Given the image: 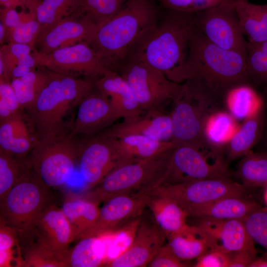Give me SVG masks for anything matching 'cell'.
<instances>
[{
    "label": "cell",
    "instance_id": "obj_39",
    "mask_svg": "<svg viewBox=\"0 0 267 267\" xmlns=\"http://www.w3.org/2000/svg\"><path fill=\"white\" fill-rule=\"evenodd\" d=\"M247 64L251 81L267 85V41L247 42Z\"/></svg>",
    "mask_w": 267,
    "mask_h": 267
},
{
    "label": "cell",
    "instance_id": "obj_22",
    "mask_svg": "<svg viewBox=\"0 0 267 267\" xmlns=\"http://www.w3.org/2000/svg\"><path fill=\"white\" fill-rule=\"evenodd\" d=\"M39 142L37 132L24 110L0 121V149L26 157Z\"/></svg>",
    "mask_w": 267,
    "mask_h": 267
},
{
    "label": "cell",
    "instance_id": "obj_36",
    "mask_svg": "<svg viewBox=\"0 0 267 267\" xmlns=\"http://www.w3.org/2000/svg\"><path fill=\"white\" fill-rule=\"evenodd\" d=\"M48 77V71L40 68L39 70H32L20 78L11 80V85L22 109L25 110L33 104Z\"/></svg>",
    "mask_w": 267,
    "mask_h": 267
},
{
    "label": "cell",
    "instance_id": "obj_40",
    "mask_svg": "<svg viewBox=\"0 0 267 267\" xmlns=\"http://www.w3.org/2000/svg\"><path fill=\"white\" fill-rule=\"evenodd\" d=\"M141 219L140 217L134 219L113 232L114 233L113 239L107 249L106 259L109 260V262L122 254L130 246L136 235Z\"/></svg>",
    "mask_w": 267,
    "mask_h": 267
},
{
    "label": "cell",
    "instance_id": "obj_4",
    "mask_svg": "<svg viewBox=\"0 0 267 267\" xmlns=\"http://www.w3.org/2000/svg\"><path fill=\"white\" fill-rule=\"evenodd\" d=\"M152 0H128L114 16L98 26L88 44L111 69L131 54L158 24Z\"/></svg>",
    "mask_w": 267,
    "mask_h": 267
},
{
    "label": "cell",
    "instance_id": "obj_50",
    "mask_svg": "<svg viewBox=\"0 0 267 267\" xmlns=\"http://www.w3.org/2000/svg\"><path fill=\"white\" fill-rule=\"evenodd\" d=\"M1 21L5 28L8 31L18 26L22 21L21 13H18L15 7H4L0 10Z\"/></svg>",
    "mask_w": 267,
    "mask_h": 267
},
{
    "label": "cell",
    "instance_id": "obj_6",
    "mask_svg": "<svg viewBox=\"0 0 267 267\" xmlns=\"http://www.w3.org/2000/svg\"><path fill=\"white\" fill-rule=\"evenodd\" d=\"M174 148L155 156L115 168L90 188L85 198L98 205L119 195L151 192L159 186Z\"/></svg>",
    "mask_w": 267,
    "mask_h": 267
},
{
    "label": "cell",
    "instance_id": "obj_58",
    "mask_svg": "<svg viewBox=\"0 0 267 267\" xmlns=\"http://www.w3.org/2000/svg\"><path fill=\"white\" fill-rule=\"evenodd\" d=\"M266 106L267 107V104H266Z\"/></svg>",
    "mask_w": 267,
    "mask_h": 267
},
{
    "label": "cell",
    "instance_id": "obj_13",
    "mask_svg": "<svg viewBox=\"0 0 267 267\" xmlns=\"http://www.w3.org/2000/svg\"><path fill=\"white\" fill-rule=\"evenodd\" d=\"M246 189L242 184L229 177H223L161 185L152 192L172 200L187 213L194 207L220 198L244 195Z\"/></svg>",
    "mask_w": 267,
    "mask_h": 267
},
{
    "label": "cell",
    "instance_id": "obj_51",
    "mask_svg": "<svg viewBox=\"0 0 267 267\" xmlns=\"http://www.w3.org/2000/svg\"><path fill=\"white\" fill-rule=\"evenodd\" d=\"M31 71L32 70L28 67L17 65L12 70L10 73V81L13 79L20 78Z\"/></svg>",
    "mask_w": 267,
    "mask_h": 267
},
{
    "label": "cell",
    "instance_id": "obj_34",
    "mask_svg": "<svg viewBox=\"0 0 267 267\" xmlns=\"http://www.w3.org/2000/svg\"><path fill=\"white\" fill-rule=\"evenodd\" d=\"M234 118L229 113L219 111L207 121L205 134L209 143L218 155L223 156L224 147L236 130Z\"/></svg>",
    "mask_w": 267,
    "mask_h": 267
},
{
    "label": "cell",
    "instance_id": "obj_31",
    "mask_svg": "<svg viewBox=\"0 0 267 267\" xmlns=\"http://www.w3.org/2000/svg\"><path fill=\"white\" fill-rule=\"evenodd\" d=\"M97 205L85 198L64 203L61 210L71 225L74 240L81 239L93 225L99 213Z\"/></svg>",
    "mask_w": 267,
    "mask_h": 267
},
{
    "label": "cell",
    "instance_id": "obj_55",
    "mask_svg": "<svg viewBox=\"0 0 267 267\" xmlns=\"http://www.w3.org/2000/svg\"><path fill=\"white\" fill-rule=\"evenodd\" d=\"M5 27L2 22V21H0V43L3 41V39L4 38V35H5Z\"/></svg>",
    "mask_w": 267,
    "mask_h": 267
},
{
    "label": "cell",
    "instance_id": "obj_17",
    "mask_svg": "<svg viewBox=\"0 0 267 267\" xmlns=\"http://www.w3.org/2000/svg\"><path fill=\"white\" fill-rule=\"evenodd\" d=\"M96 27L84 17L70 15L40 34L34 43V50L48 53L79 43L88 44Z\"/></svg>",
    "mask_w": 267,
    "mask_h": 267
},
{
    "label": "cell",
    "instance_id": "obj_14",
    "mask_svg": "<svg viewBox=\"0 0 267 267\" xmlns=\"http://www.w3.org/2000/svg\"><path fill=\"white\" fill-rule=\"evenodd\" d=\"M82 139L78 165L80 176L89 189L119 167L114 138L99 133Z\"/></svg>",
    "mask_w": 267,
    "mask_h": 267
},
{
    "label": "cell",
    "instance_id": "obj_29",
    "mask_svg": "<svg viewBox=\"0 0 267 267\" xmlns=\"http://www.w3.org/2000/svg\"><path fill=\"white\" fill-rule=\"evenodd\" d=\"M101 236L85 237L69 251L64 267H98L106 258L107 246Z\"/></svg>",
    "mask_w": 267,
    "mask_h": 267
},
{
    "label": "cell",
    "instance_id": "obj_12",
    "mask_svg": "<svg viewBox=\"0 0 267 267\" xmlns=\"http://www.w3.org/2000/svg\"><path fill=\"white\" fill-rule=\"evenodd\" d=\"M38 67L50 72L79 77H99L110 69L101 55L87 43H79L41 53L34 49L32 53Z\"/></svg>",
    "mask_w": 267,
    "mask_h": 267
},
{
    "label": "cell",
    "instance_id": "obj_46",
    "mask_svg": "<svg viewBox=\"0 0 267 267\" xmlns=\"http://www.w3.org/2000/svg\"><path fill=\"white\" fill-rule=\"evenodd\" d=\"M150 267H184L188 265L181 261L167 243L157 251L148 265Z\"/></svg>",
    "mask_w": 267,
    "mask_h": 267
},
{
    "label": "cell",
    "instance_id": "obj_8",
    "mask_svg": "<svg viewBox=\"0 0 267 267\" xmlns=\"http://www.w3.org/2000/svg\"><path fill=\"white\" fill-rule=\"evenodd\" d=\"M130 57L121 75L129 84L143 111H160L166 101L175 102L178 98L183 84L171 81L162 72L134 56Z\"/></svg>",
    "mask_w": 267,
    "mask_h": 267
},
{
    "label": "cell",
    "instance_id": "obj_33",
    "mask_svg": "<svg viewBox=\"0 0 267 267\" xmlns=\"http://www.w3.org/2000/svg\"><path fill=\"white\" fill-rule=\"evenodd\" d=\"M236 176L246 188L265 187L267 185V152L250 151L242 157Z\"/></svg>",
    "mask_w": 267,
    "mask_h": 267
},
{
    "label": "cell",
    "instance_id": "obj_41",
    "mask_svg": "<svg viewBox=\"0 0 267 267\" xmlns=\"http://www.w3.org/2000/svg\"><path fill=\"white\" fill-rule=\"evenodd\" d=\"M246 230L254 241L263 247L267 258V207H260L243 220Z\"/></svg>",
    "mask_w": 267,
    "mask_h": 267
},
{
    "label": "cell",
    "instance_id": "obj_32",
    "mask_svg": "<svg viewBox=\"0 0 267 267\" xmlns=\"http://www.w3.org/2000/svg\"><path fill=\"white\" fill-rule=\"evenodd\" d=\"M27 157L15 155L0 149V199L19 181L31 173Z\"/></svg>",
    "mask_w": 267,
    "mask_h": 267
},
{
    "label": "cell",
    "instance_id": "obj_7",
    "mask_svg": "<svg viewBox=\"0 0 267 267\" xmlns=\"http://www.w3.org/2000/svg\"><path fill=\"white\" fill-rule=\"evenodd\" d=\"M49 189L34 173L30 174L0 201V221L13 228L21 239L30 240L35 234L37 219L50 204Z\"/></svg>",
    "mask_w": 267,
    "mask_h": 267
},
{
    "label": "cell",
    "instance_id": "obj_38",
    "mask_svg": "<svg viewBox=\"0 0 267 267\" xmlns=\"http://www.w3.org/2000/svg\"><path fill=\"white\" fill-rule=\"evenodd\" d=\"M128 0H80L70 15L84 17L97 27L116 14Z\"/></svg>",
    "mask_w": 267,
    "mask_h": 267
},
{
    "label": "cell",
    "instance_id": "obj_28",
    "mask_svg": "<svg viewBox=\"0 0 267 267\" xmlns=\"http://www.w3.org/2000/svg\"><path fill=\"white\" fill-rule=\"evenodd\" d=\"M239 24L248 42L267 41V4H256L246 0H235Z\"/></svg>",
    "mask_w": 267,
    "mask_h": 267
},
{
    "label": "cell",
    "instance_id": "obj_30",
    "mask_svg": "<svg viewBox=\"0 0 267 267\" xmlns=\"http://www.w3.org/2000/svg\"><path fill=\"white\" fill-rule=\"evenodd\" d=\"M168 245L182 261L197 259L209 251L208 242L195 225L169 235Z\"/></svg>",
    "mask_w": 267,
    "mask_h": 267
},
{
    "label": "cell",
    "instance_id": "obj_19",
    "mask_svg": "<svg viewBox=\"0 0 267 267\" xmlns=\"http://www.w3.org/2000/svg\"><path fill=\"white\" fill-rule=\"evenodd\" d=\"M166 236L155 220L141 219L136 235L129 248L109 262L110 267H143L148 266Z\"/></svg>",
    "mask_w": 267,
    "mask_h": 267
},
{
    "label": "cell",
    "instance_id": "obj_5",
    "mask_svg": "<svg viewBox=\"0 0 267 267\" xmlns=\"http://www.w3.org/2000/svg\"><path fill=\"white\" fill-rule=\"evenodd\" d=\"M183 85L178 98L174 102L175 106L171 114V141L174 147L190 145L216 158L220 156L209 143L205 129L211 116L223 110L224 104L192 80H186Z\"/></svg>",
    "mask_w": 267,
    "mask_h": 267
},
{
    "label": "cell",
    "instance_id": "obj_42",
    "mask_svg": "<svg viewBox=\"0 0 267 267\" xmlns=\"http://www.w3.org/2000/svg\"><path fill=\"white\" fill-rule=\"evenodd\" d=\"M28 250L24 261L26 267H63L62 261L38 240Z\"/></svg>",
    "mask_w": 267,
    "mask_h": 267
},
{
    "label": "cell",
    "instance_id": "obj_37",
    "mask_svg": "<svg viewBox=\"0 0 267 267\" xmlns=\"http://www.w3.org/2000/svg\"><path fill=\"white\" fill-rule=\"evenodd\" d=\"M80 1V0H42L36 9V19L40 26L39 34L71 15L78 8Z\"/></svg>",
    "mask_w": 267,
    "mask_h": 267
},
{
    "label": "cell",
    "instance_id": "obj_52",
    "mask_svg": "<svg viewBox=\"0 0 267 267\" xmlns=\"http://www.w3.org/2000/svg\"><path fill=\"white\" fill-rule=\"evenodd\" d=\"M17 65L25 66L32 70H35V67L38 66L36 60L32 53L27 54L19 59Z\"/></svg>",
    "mask_w": 267,
    "mask_h": 267
},
{
    "label": "cell",
    "instance_id": "obj_25",
    "mask_svg": "<svg viewBox=\"0 0 267 267\" xmlns=\"http://www.w3.org/2000/svg\"><path fill=\"white\" fill-rule=\"evenodd\" d=\"M261 207L244 195L225 196L189 210V217L197 219H238L243 220Z\"/></svg>",
    "mask_w": 267,
    "mask_h": 267
},
{
    "label": "cell",
    "instance_id": "obj_23",
    "mask_svg": "<svg viewBox=\"0 0 267 267\" xmlns=\"http://www.w3.org/2000/svg\"><path fill=\"white\" fill-rule=\"evenodd\" d=\"M95 87L109 99L118 119L138 115L143 111L128 82L112 69L98 77Z\"/></svg>",
    "mask_w": 267,
    "mask_h": 267
},
{
    "label": "cell",
    "instance_id": "obj_1",
    "mask_svg": "<svg viewBox=\"0 0 267 267\" xmlns=\"http://www.w3.org/2000/svg\"><path fill=\"white\" fill-rule=\"evenodd\" d=\"M48 72L37 98L24 110L37 132L38 144L52 143L71 134L80 101L95 87L91 79Z\"/></svg>",
    "mask_w": 267,
    "mask_h": 267
},
{
    "label": "cell",
    "instance_id": "obj_24",
    "mask_svg": "<svg viewBox=\"0 0 267 267\" xmlns=\"http://www.w3.org/2000/svg\"><path fill=\"white\" fill-rule=\"evenodd\" d=\"M265 107L263 102L253 114L246 118L225 145L224 154L228 163L251 151L262 137L266 122Z\"/></svg>",
    "mask_w": 267,
    "mask_h": 267
},
{
    "label": "cell",
    "instance_id": "obj_43",
    "mask_svg": "<svg viewBox=\"0 0 267 267\" xmlns=\"http://www.w3.org/2000/svg\"><path fill=\"white\" fill-rule=\"evenodd\" d=\"M21 110L10 82L0 81V121Z\"/></svg>",
    "mask_w": 267,
    "mask_h": 267
},
{
    "label": "cell",
    "instance_id": "obj_16",
    "mask_svg": "<svg viewBox=\"0 0 267 267\" xmlns=\"http://www.w3.org/2000/svg\"><path fill=\"white\" fill-rule=\"evenodd\" d=\"M195 226L206 239L210 250L231 253L255 249L243 220L197 219Z\"/></svg>",
    "mask_w": 267,
    "mask_h": 267
},
{
    "label": "cell",
    "instance_id": "obj_35",
    "mask_svg": "<svg viewBox=\"0 0 267 267\" xmlns=\"http://www.w3.org/2000/svg\"><path fill=\"white\" fill-rule=\"evenodd\" d=\"M261 96L251 85H243L231 89L227 94L225 104L234 119L247 118L263 103Z\"/></svg>",
    "mask_w": 267,
    "mask_h": 267
},
{
    "label": "cell",
    "instance_id": "obj_47",
    "mask_svg": "<svg viewBox=\"0 0 267 267\" xmlns=\"http://www.w3.org/2000/svg\"><path fill=\"white\" fill-rule=\"evenodd\" d=\"M229 253L209 250L197 259L196 267H228Z\"/></svg>",
    "mask_w": 267,
    "mask_h": 267
},
{
    "label": "cell",
    "instance_id": "obj_53",
    "mask_svg": "<svg viewBox=\"0 0 267 267\" xmlns=\"http://www.w3.org/2000/svg\"><path fill=\"white\" fill-rule=\"evenodd\" d=\"M42 0H20L23 8H28L30 13L36 14V9Z\"/></svg>",
    "mask_w": 267,
    "mask_h": 267
},
{
    "label": "cell",
    "instance_id": "obj_54",
    "mask_svg": "<svg viewBox=\"0 0 267 267\" xmlns=\"http://www.w3.org/2000/svg\"><path fill=\"white\" fill-rule=\"evenodd\" d=\"M0 3L4 7H16L17 6H20L23 8L20 0H0Z\"/></svg>",
    "mask_w": 267,
    "mask_h": 267
},
{
    "label": "cell",
    "instance_id": "obj_48",
    "mask_svg": "<svg viewBox=\"0 0 267 267\" xmlns=\"http://www.w3.org/2000/svg\"><path fill=\"white\" fill-rule=\"evenodd\" d=\"M228 267H249L258 257L256 249L242 250L229 253Z\"/></svg>",
    "mask_w": 267,
    "mask_h": 267
},
{
    "label": "cell",
    "instance_id": "obj_59",
    "mask_svg": "<svg viewBox=\"0 0 267 267\" xmlns=\"http://www.w3.org/2000/svg\"></svg>",
    "mask_w": 267,
    "mask_h": 267
},
{
    "label": "cell",
    "instance_id": "obj_15",
    "mask_svg": "<svg viewBox=\"0 0 267 267\" xmlns=\"http://www.w3.org/2000/svg\"><path fill=\"white\" fill-rule=\"evenodd\" d=\"M150 193L119 195L110 198L104 202L94 223L81 239L112 233L128 222L139 217Z\"/></svg>",
    "mask_w": 267,
    "mask_h": 267
},
{
    "label": "cell",
    "instance_id": "obj_10",
    "mask_svg": "<svg viewBox=\"0 0 267 267\" xmlns=\"http://www.w3.org/2000/svg\"><path fill=\"white\" fill-rule=\"evenodd\" d=\"M212 158L201 150L190 145L175 147L166 171L159 186L196 180L229 177L230 172L224 157Z\"/></svg>",
    "mask_w": 267,
    "mask_h": 267
},
{
    "label": "cell",
    "instance_id": "obj_27",
    "mask_svg": "<svg viewBox=\"0 0 267 267\" xmlns=\"http://www.w3.org/2000/svg\"><path fill=\"white\" fill-rule=\"evenodd\" d=\"M146 206L151 211L154 220L164 232L166 237L187 228L189 217L178 204L165 196L151 192Z\"/></svg>",
    "mask_w": 267,
    "mask_h": 267
},
{
    "label": "cell",
    "instance_id": "obj_45",
    "mask_svg": "<svg viewBox=\"0 0 267 267\" xmlns=\"http://www.w3.org/2000/svg\"><path fill=\"white\" fill-rule=\"evenodd\" d=\"M24 21L8 31L10 40L11 43L29 44L33 47L40 33V24L37 19L32 18Z\"/></svg>",
    "mask_w": 267,
    "mask_h": 267
},
{
    "label": "cell",
    "instance_id": "obj_20",
    "mask_svg": "<svg viewBox=\"0 0 267 267\" xmlns=\"http://www.w3.org/2000/svg\"><path fill=\"white\" fill-rule=\"evenodd\" d=\"M38 240L63 262L68 253V247L74 240L71 225L62 212L49 204L40 214L35 224Z\"/></svg>",
    "mask_w": 267,
    "mask_h": 267
},
{
    "label": "cell",
    "instance_id": "obj_44",
    "mask_svg": "<svg viewBox=\"0 0 267 267\" xmlns=\"http://www.w3.org/2000/svg\"><path fill=\"white\" fill-rule=\"evenodd\" d=\"M167 9L195 13L214 7L224 0H159Z\"/></svg>",
    "mask_w": 267,
    "mask_h": 267
},
{
    "label": "cell",
    "instance_id": "obj_26",
    "mask_svg": "<svg viewBox=\"0 0 267 267\" xmlns=\"http://www.w3.org/2000/svg\"><path fill=\"white\" fill-rule=\"evenodd\" d=\"M114 143L120 166L155 156L174 147L171 141H161L139 134L114 138Z\"/></svg>",
    "mask_w": 267,
    "mask_h": 267
},
{
    "label": "cell",
    "instance_id": "obj_49",
    "mask_svg": "<svg viewBox=\"0 0 267 267\" xmlns=\"http://www.w3.org/2000/svg\"><path fill=\"white\" fill-rule=\"evenodd\" d=\"M17 234L11 227L0 222V251H11L17 239Z\"/></svg>",
    "mask_w": 267,
    "mask_h": 267
},
{
    "label": "cell",
    "instance_id": "obj_21",
    "mask_svg": "<svg viewBox=\"0 0 267 267\" xmlns=\"http://www.w3.org/2000/svg\"><path fill=\"white\" fill-rule=\"evenodd\" d=\"M146 112L144 115L141 114L124 118L122 122L99 133L114 138L139 134L161 141H171L172 129L171 115L163 114L160 110Z\"/></svg>",
    "mask_w": 267,
    "mask_h": 267
},
{
    "label": "cell",
    "instance_id": "obj_57",
    "mask_svg": "<svg viewBox=\"0 0 267 267\" xmlns=\"http://www.w3.org/2000/svg\"><path fill=\"white\" fill-rule=\"evenodd\" d=\"M265 187V190L264 194V199L267 207V185Z\"/></svg>",
    "mask_w": 267,
    "mask_h": 267
},
{
    "label": "cell",
    "instance_id": "obj_2",
    "mask_svg": "<svg viewBox=\"0 0 267 267\" xmlns=\"http://www.w3.org/2000/svg\"><path fill=\"white\" fill-rule=\"evenodd\" d=\"M168 12L133 49L134 56L162 72L171 81L187 80L185 70L191 37L196 27L194 13Z\"/></svg>",
    "mask_w": 267,
    "mask_h": 267
},
{
    "label": "cell",
    "instance_id": "obj_11",
    "mask_svg": "<svg viewBox=\"0 0 267 267\" xmlns=\"http://www.w3.org/2000/svg\"><path fill=\"white\" fill-rule=\"evenodd\" d=\"M196 28L209 41L225 49L247 56V42L244 38L235 7V0L194 13Z\"/></svg>",
    "mask_w": 267,
    "mask_h": 267
},
{
    "label": "cell",
    "instance_id": "obj_56",
    "mask_svg": "<svg viewBox=\"0 0 267 267\" xmlns=\"http://www.w3.org/2000/svg\"><path fill=\"white\" fill-rule=\"evenodd\" d=\"M263 135H264L265 137L264 138L265 144V146L267 148V126H265V128H264Z\"/></svg>",
    "mask_w": 267,
    "mask_h": 267
},
{
    "label": "cell",
    "instance_id": "obj_18",
    "mask_svg": "<svg viewBox=\"0 0 267 267\" xmlns=\"http://www.w3.org/2000/svg\"><path fill=\"white\" fill-rule=\"evenodd\" d=\"M118 119L109 99L94 87L80 101L69 135L96 134Z\"/></svg>",
    "mask_w": 267,
    "mask_h": 267
},
{
    "label": "cell",
    "instance_id": "obj_9",
    "mask_svg": "<svg viewBox=\"0 0 267 267\" xmlns=\"http://www.w3.org/2000/svg\"><path fill=\"white\" fill-rule=\"evenodd\" d=\"M69 135L48 144H38L29 158L35 174L47 187L65 184L78 165L82 139Z\"/></svg>",
    "mask_w": 267,
    "mask_h": 267
},
{
    "label": "cell",
    "instance_id": "obj_3",
    "mask_svg": "<svg viewBox=\"0 0 267 267\" xmlns=\"http://www.w3.org/2000/svg\"><path fill=\"white\" fill-rule=\"evenodd\" d=\"M192 80L225 105L227 93L243 85H251L247 56L219 47L196 28L189 43L185 67Z\"/></svg>",
    "mask_w": 267,
    "mask_h": 267
}]
</instances>
